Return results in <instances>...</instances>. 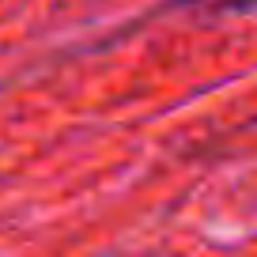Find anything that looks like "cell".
Segmentation results:
<instances>
[{
  "instance_id": "6da1fadb",
  "label": "cell",
  "mask_w": 257,
  "mask_h": 257,
  "mask_svg": "<svg viewBox=\"0 0 257 257\" xmlns=\"http://www.w3.org/2000/svg\"><path fill=\"white\" fill-rule=\"evenodd\" d=\"M227 4H231V8H253L257 0H227Z\"/></svg>"
}]
</instances>
